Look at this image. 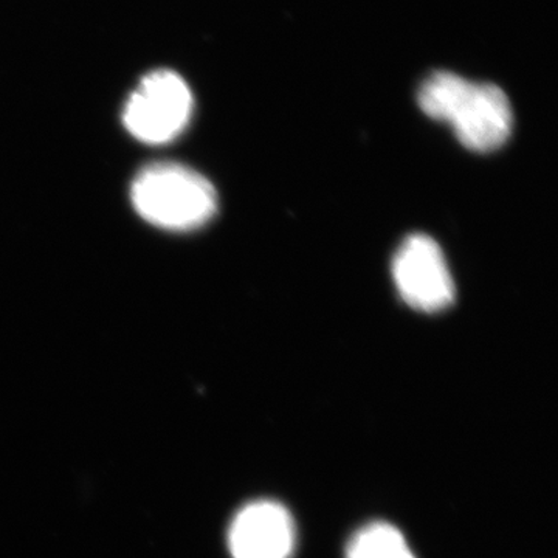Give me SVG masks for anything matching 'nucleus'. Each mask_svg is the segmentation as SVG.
I'll return each mask as SVG.
<instances>
[{"label":"nucleus","mask_w":558,"mask_h":558,"mask_svg":"<svg viewBox=\"0 0 558 558\" xmlns=\"http://www.w3.org/2000/svg\"><path fill=\"white\" fill-rule=\"evenodd\" d=\"M422 112L450 124L459 142L470 150L501 148L513 126L508 95L494 84L473 83L450 72H436L417 94Z\"/></svg>","instance_id":"f257e3e1"},{"label":"nucleus","mask_w":558,"mask_h":558,"mask_svg":"<svg viewBox=\"0 0 558 558\" xmlns=\"http://www.w3.org/2000/svg\"><path fill=\"white\" fill-rule=\"evenodd\" d=\"M131 199L146 222L171 231L199 229L218 211L209 180L172 161L143 168L132 183Z\"/></svg>","instance_id":"f03ea898"},{"label":"nucleus","mask_w":558,"mask_h":558,"mask_svg":"<svg viewBox=\"0 0 558 558\" xmlns=\"http://www.w3.org/2000/svg\"><path fill=\"white\" fill-rule=\"evenodd\" d=\"M193 109L194 98L186 81L172 70H154L128 98L124 126L140 142L165 145L185 131Z\"/></svg>","instance_id":"7ed1b4c3"},{"label":"nucleus","mask_w":558,"mask_h":558,"mask_svg":"<svg viewBox=\"0 0 558 558\" xmlns=\"http://www.w3.org/2000/svg\"><path fill=\"white\" fill-rule=\"evenodd\" d=\"M392 278L400 299L421 312H439L457 296L446 256L427 234H411L392 259Z\"/></svg>","instance_id":"20e7f679"},{"label":"nucleus","mask_w":558,"mask_h":558,"mask_svg":"<svg viewBox=\"0 0 558 558\" xmlns=\"http://www.w3.org/2000/svg\"><path fill=\"white\" fill-rule=\"evenodd\" d=\"M296 545V526L284 506L271 499L250 502L229 529L233 558H290Z\"/></svg>","instance_id":"39448f33"},{"label":"nucleus","mask_w":558,"mask_h":558,"mask_svg":"<svg viewBox=\"0 0 558 558\" xmlns=\"http://www.w3.org/2000/svg\"><path fill=\"white\" fill-rule=\"evenodd\" d=\"M347 558H416L402 532L385 521L366 524L349 539Z\"/></svg>","instance_id":"423d86ee"}]
</instances>
